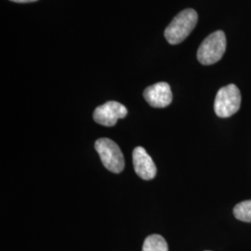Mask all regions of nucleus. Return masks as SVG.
<instances>
[{"instance_id":"1","label":"nucleus","mask_w":251,"mask_h":251,"mask_svg":"<svg viewBox=\"0 0 251 251\" xmlns=\"http://www.w3.org/2000/svg\"><path fill=\"white\" fill-rule=\"evenodd\" d=\"M198 21V12L195 9H187L180 11L165 30L167 41L171 45L179 44L192 33Z\"/></svg>"},{"instance_id":"2","label":"nucleus","mask_w":251,"mask_h":251,"mask_svg":"<svg viewBox=\"0 0 251 251\" xmlns=\"http://www.w3.org/2000/svg\"><path fill=\"white\" fill-rule=\"evenodd\" d=\"M226 50V36L219 30L210 34L202 42L198 50L199 63L204 65H210L219 62Z\"/></svg>"},{"instance_id":"3","label":"nucleus","mask_w":251,"mask_h":251,"mask_svg":"<svg viewBox=\"0 0 251 251\" xmlns=\"http://www.w3.org/2000/svg\"><path fill=\"white\" fill-rule=\"evenodd\" d=\"M240 105L241 93L235 85L230 84L219 90L214 102V110L218 117L222 118L232 117L238 112Z\"/></svg>"},{"instance_id":"4","label":"nucleus","mask_w":251,"mask_h":251,"mask_svg":"<svg viewBox=\"0 0 251 251\" xmlns=\"http://www.w3.org/2000/svg\"><path fill=\"white\" fill-rule=\"evenodd\" d=\"M95 149L108 171L113 173H120L124 170V155L114 141L107 138L99 139L95 143Z\"/></svg>"},{"instance_id":"5","label":"nucleus","mask_w":251,"mask_h":251,"mask_svg":"<svg viewBox=\"0 0 251 251\" xmlns=\"http://www.w3.org/2000/svg\"><path fill=\"white\" fill-rule=\"evenodd\" d=\"M126 115L127 110L123 104L111 100L95 109L93 119L100 125L113 126L117 124L118 119L124 118Z\"/></svg>"},{"instance_id":"6","label":"nucleus","mask_w":251,"mask_h":251,"mask_svg":"<svg viewBox=\"0 0 251 251\" xmlns=\"http://www.w3.org/2000/svg\"><path fill=\"white\" fill-rule=\"evenodd\" d=\"M144 97L152 107H167L172 101L171 86L166 82L156 83L145 89Z\"/></svg>"},{"instance_id":"7","label":"nucleus","mask_w":251,"mask_h":251,"mask_svg":"<svg viewBox=\"0 0 251 251\" xmlns=\"http://www.w3.org/2000/svg\"><path fill=\"white\" fill-rule=\"evenodd\" d=\"M132 159L135 172L140 178L150 180L155 177L156 167L144 148L141 146L136 147L132 152Z\"/></svg>"},{"instance_id":"8","label":"nucleus","mask_w":251,"mask_h":251,"mask_svg":"<svg viewBox=\"0 0 251 251\" xmlns=\"http://www.w3.org/2000/svg\"><path fill=\"white\" fill-rule=\"evenodd\" d=\"M143 251H169V247L163 236L151 234L144 240Z\"/></svg>"},{"instance_id":"9","label":"nucleus","mask_w":251,"mask_h":251,"mask_svg":"<svg viewBox=\"0 0 251 251\" xmlns=\"http://www.w3.org/2000/svg\"><path fill=\"white\" fill-rule=\"evenodd\" d=\"M234 217L245 223H251V200L240 202L233 208Z\"/></svg>"},{"instance_id":"10","label":"nucleus","mask_w":251,"mask_h":251,"mask_svg":"<svg viewBox=\"0 0 251 251\" xmlns=\"http://www.w3.org/2000/svg\"><path fill=\"white\" fill-rule=\"evenodd\" d=\"M12 2H16V3H30V2H35L37 0H10Z\"/></svg>"}]
</instances>
